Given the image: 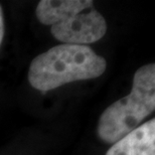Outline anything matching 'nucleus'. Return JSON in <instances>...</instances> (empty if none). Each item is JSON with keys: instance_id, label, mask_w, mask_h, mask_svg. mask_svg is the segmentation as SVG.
I'll return each instance as SVG.
<instances>
[{"instance_id": "obj_1", "label": "nucleus", "mask_w": 155, "mask_h": 155, "mask_svg": "<svg viewBox=\"0 0 155 155\" xmlns=\"http://www.w3.org/2000/svg\"><path fill=\"white\" fill-rule=\"evenodd\" d=\"M107 63L88 45H60L31 61L28 82L32 88L48 92L76 81L103 75Z\"/></svg>"}, {"instance_id": "obj_2", "label": "nucleus", "mask_w": 155, "mask_h": 155, "mask_svg": "<svg viewBox=\"0 0 155 155\" xmlns=\"http://www.w3.org/2000/svg\"><path fill=\"white\" fill-rule=\"evenodd\" d=\"M35 14L40 23L51 26L52 36L64 45H89L107 32L106 20L91 0H41Z\"/></svg>"}, {"instance_id": "obj_3", "label": "nucleus", "mask_w": 155, "mask_h": 155, "mask_svg": "<svg viewBox=\"0 0 155 155\" xmlns=\"http://www.w3.org/2000/svg\"><path fill=\"white\" fill-rule=\"evenodd\" d=\"M155 109V64L139 68L133 77L129 95L116 101L101 115L98 135L106 143H115L140 125Z\"/></svg>"}, {"instance_id": "obj_4", "label": "nucleus", "mask_w": 155, "mask_h": 155, "mask_svg": "<svg viewBox=\"0 0 155 155\" xmlns=\"http://www.w3.org/2000/svg\"><path fill=\"white\" fill-rule=\"evenodd\" d=\"M106 155H155L154 118L113 143Z\"/></svg>"}, {"instance_id": "obj_5", "label": "nucleus", "mask_w": 155, "mask_h": 155, "mask_svg": "<svg viewBox=\"0 0 155 155\" xmlns=\"http://www.w3.org/2000/svg\"><path fill=\"white\" fill-rule=\"evenodd\" d=\"M3 36H4V17H3V11L0 5V46H1Z\"/></svg>"}]
</instances>
